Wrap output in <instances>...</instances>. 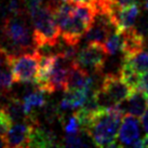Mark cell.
Wrapping results in <instances>:
<instances>
[{
  "label": "cell",
  "mask_w": 148,
  "mask_h": 148,
  "mask_svg": "<svg viewBox=\"0 0 148 148\" xmlns=\"http://www.w3.org/2000/svg\"><path fill=\"white\" fill-rule=\"evenodd\" d=\"M41 53L39 50L14 54L12 73L14 82L35 84L39 71Z\"/></svg>",
  "instance_id": "cell-5"
},
{
  "label": "cell",
  "mask_w": 148,
  "mask_h": 148,
  "mask_svg": "<svg viewBox=\"0 0 148 148\" xmlns=\"http://www.w3.org/2000/svg\"><path fill=\"white\" fill-rule=\"evenodd\" d=\"M129 86L118 74H107L102 79L101 86L95 89L94 93L99 106L107 108L123 103L132 93Z\"/></svg>",
  "instance_id": "cell-4"
},
{
  "label": "cell",
  "mask_w": 148,
  "mask_h": 148,
  "mask_svg": "<svg viewBox=\"0 0 148 148\" xmlns=\"http://www.w3.org/2000/svg\"><path fill=\"white\" fill-rule=\"evenodd\" d=\"M14 54L9 52L7 48L0 45V93L9 94L14 82L12 73V63Z\"/></svg>",
  "instance_id": "cell-10"
},
{
  "label": "cell",
  "mask_w": 148,
  "mask_h": 148,
  "mask_svg": "<svg viewBox=\"0 0 148 148\" xmlns=\"http://www.w3.org/2000/svg\"><path fill=\"white\" fill-rule=\"evenodd\" d=\"M107 15L116 28L127 29L135 25L137 17L140 16V8L138 4H131L127 7H118L111 2L110 7L107 9Z\"/></svg>",
  "instance_id": "cell-8"
},
{
  "label": "cell",
  "mask_w": 148,
  "mask_h": 148,
  "mask_svg": "<svg viewBox=\"0 0 148 148\" xmlns=\"http://www.w3.org/2000/svg\"><path fill=\"white\" fill-rule=\"evenodd\" d=\"M53 146H58L55 134L51 130L40 127V123H38L33 131L29 147L45 148Z\"/></svg>",
  "instance_id": "cell-13"
},
{
  "label": "cell",
  "mask_w": 148,
  "mask_h": 148,
  "mask_svg": "<svg viewBox=\"0 0 148 148\" xmlns=\"http://www.w3.org/2000/svg\"><path fill=\"white\" fill-rule=\"evenodd\" d=\"M142 125L144 127L146 134L148 135V108L144 112V115L142 116Z\"/></svg>",
  "instance_id": "cell-23"
},
{
  "label": "cell",
  "mask_w": 148,
  "mask_h": 148,
  "mask_svg": "<svg viewBox=\"0 0 148 148\" xmlns=\"http://www.w3.org/2000/svg\"><path fill=\"white\" fill-rule=\"evenodd\" d=\"M32 26H33L34 42L36 49L55 47L61 36L58 25L54 15L53 3L50 2L41 5L32 13H29Z\"/></svg>",
  "instance_id": "cell-3"
},
{
  "label": "cell",
  "mask_w": 148,
  "mask_h": 148,
  "mask_svg": "<svg viewBox=\"0 0 148 148\" xmlns=\"http://www.w3.org/2000/svg\"><path fill=\"white\" fill-rule=\"evenodd\" d=\"M0 95H1V93H0ZM0 105H1V103H0Z\"/></svg>",
  "instance_id": "cell-27"
},
{
  "label": "cell",
  "mask_w": 148,
  "mask_h": 148,
  "mask_svg": "<svg viewBox=\"0 0 148 148\" xmlns=\"http://www.w3.org/2000/svg\"><path fill=\"white\" fill-rule=\"evenodd\" d=\"M142 147H148V135L142 138Z\"/></svg>",
  "instance_id": "cell-24"
},
{
  "label": "cell",
  "mask_w": 148,
  "mask_h": 148,
  "mask_svg": "<svg viewBox=\"0 0 148 148\" xmlns=\"http://www.w3.org/2000/svg\"><path fill=\"white\" fill-rule=\"evenodd\" d=\"M23 106H24L25 112L32 117V118H37L34 110L37 108H42L47 105V99H45V92L39 90L37 88L36 91L28 92L23 96Z\"/></svg>",
  "instance_id": "cell-14"
},
{
  "label": "cell",
  "mask_w": 148,
  "mask_h": 148,
  "mask_svg": "<svg viewBox=\"0 0 148 148\" xmlns=\"http://www.w3.org/2000/svg\"><path fill=\"white\" fill-rule=\"evenodd\" d=\"M145 1H148V0H145Z\"/></svg>",
  "instance_id": "cell-28"
},
{
  "label": "cell",
  "mask_w": 148,
  "mask_h": 148,
  "mask_svg": "<svg viewBox=\"0 0 148 148\" xmlns=\"http://www.w3.org/2000/svg\"><path fill=\"white\" fill-rule=\"evenodd\" d=\"M63 145L67 147H88L89 144L84 143L81 133L77 134H67L66 133L63 140Z\"/></svg>",
  "instance_id": "cell-17"
},
{
  "label": "cell",
  "mask_w": 148,
  "mask_h": 148,
  "mask_svg": "<svg viewBox=\"0 0 148 148\" xmlns=\"http://www.w3.org/2000/svg\"><path fill=\"white\" fill-rule=\"evenodd\" d=\"M120 105L125 114L134 116L136 118H140L147 109V96L144 92L136 89L132 91L129 97Z\"/></svg>",
  "instance_id": "cell-12"
},
{
  "label": "cell",
  "mask_w": 148,
  "mask_h": 148,
  "mask_svg": "<svg viewBox=\"0 0 148 148\" xmlns=\"http://www.w3.org/2000/svg\"><path fill=\"white\" fill-rule=\"evenodd\" d=\"M22 1H23L25 8H26V10H27V12L29 14V13L35 11L39 7H41L43 0H22Z\"/></svg>",
  "instance_id": "cell-19"
},
{
  "label": "cell",
  "mask_w": 148,
  "mask_h": 148,
  "mask_svg": "<svg viewBox=\"0 0 148 148\" xmlns=\"http://www.w3.org/2000/svg\"><path fill=\"white\" fill-rule=\"evenodd\" d=\"M93 3L96 7L97 11H104L111 3V0H93Z\"/></svg>",
  "instance_id": "cell-21"
},
{
  "label": "cell",
  "mask_w": 148,
  "mask_h": 148,
  "mask_svg": "<svg viewBox=\"0 0 148 148\" xmlns=\"http://www.w3.org/2000/svg\"><path fill=\"white\" fill-rule=\"evenodd\" d=\"M122 65L134 71L137 75H142L148 71V51L142 50L134 55L123 58Z\"/></svg>",
  "instance_id": "cell-15"
},
{
  "label": "cell",
  "mask_w": 148,
  "mask_h": 148,
  "mask_svg": "<svg viewBox=\"0 0 148 148\" xmlns=\"http://www.w3.org/2000/svg\"><path fill=\"white\" fill-rule=\"evenodd\" d=\"M105 45L101 42H88L83 48L78 50L76 56V63L88 71L94 74H101L104 69L107 56Z\"/></svg>",
  "instance_id": "cell-6"
},
{
  "label": "cell",
  "mask_w": 148,
  "mask_h": 148,
  "mask_svg": "<svg viewBox=\"0 0 148 148\" xmlns=\"http://www.w3.org/2000/svg\"><path fill=\"white\" fill-rule=\"evenodd\" d=\"M28 15V12L8 15L2 21V41L12 54L37 50L34 42L33 27H30Z\"/></svg>",
  "instance_id": "cell-2"
},
{
  "label": "cell",
  "mask_w": 148,
  "mask_h": 148,
  "mask_svg": "<svg viewBox=\"0 0 148 148\" xmlns=\"http://www.w3.org/2000/svg\"><path fill=\"white\" fill-rule=\"evenodd\" d=\"M112 3L118 7H127L131 4H138L140 0H111Z\"/></svg>",
  "instance_id": "cell-22"
},
{
  "label": "cell",
  "mask_w": 148,
  "mask_h": 148,
  "mask_svg": "<svg viewBox=\"0 0 148 148\" xmlns=\"http://www.w3.org/2000/svg\"><path fill=\"white\" fill-rule=\"evenodd\" d=\"M64 130L65 133L67 134H77V133H81L82 131V127L80 124V121L77 118V116L73 114L69 117V119L67 120V122L64 125Z\"/></svg>",
  "instance_id": "cell-18"
},
{
  "label": "cell",
  "mask_w": 148,
  "mask_h": 148,
  "mask_svg": "<svg viewBox=\"0 0 148 148\" xmlns=\"http://www.w3.org/2000/svg\"><path fill=\"white\" fill-rule=\"evenodd\" d=\"M38 123V120H27L13 123L2 136L4 147H29L33 131Z\"/></svg>",
  "instance_id": "cell-7"
},
{
  "label": "cell",
  "mask_w": 148,
  "mask_h": 148,
  "mask_svg": "<svg viewBox=\"0 0 148 148\" xmlns=\"http://www.w3.org/2000/svg\"><path fill=\"white\" fill-rule=\"evenodd\" d=\"M122 43H123L122 29L115 28L107 37L104 45L109 55H116L119 52H122Z\"/></svg>",
  "instance_id": "cell-16"
},
{
  "label": "cell",
  "mask_w": 148,
  "mask_h": 148,
  "mask_svg": "<svg viewBox=\"0 0 148 148\" xmlns=\"http://www.w3.org/2000/svg\"><path fill=\"white\" fill-rule=\"evenodd\" d=\"M146 96H147V103H148V95H146Z\"/></svg>",
  "instance_id": "cell-26"
},
{
  "label": "cell",
  "mask_w": 148,
  "mask_h": 148,
  "mask_svg": "<svg viewBox=\"0 0 148 148\" xmlns=\"http://www.w3.org/2000/svg\"><path fill=\"white\" fill-rule=\"evenodd\" d=\"M138 90H140L142 92H144L146 95H148V71L140 76Z\"/></svg>",
  "instance_id": "cell-20"
},
{
  "label": "cell",
  "mask_w": 148,
  "mask_h": 148,
  "mask_svg": "<svg viewBox=\"0 0 148 148\" xmlns=\"http://www.w3.org/2000/svg\"><path fill=\"white\" fill-rule=\"evenodd\" d=\"M125 112L121 105L99 108L91 115L83 131L99 147H117V135Z\"/></svg>",
  "instance_id": "cell-1"
},
{
  "label": "cell",
  "mask_w": 148,
  "mask_h": 148,
  "mask_svg": "<svg viewBox=\"0 0 148 148\" xmlns=\"http://www.w3.org/2000/svg\"><path fill=\"white\" fill-rule=\"evenodd\" d=\"M119 143L118 145L123 146H133V147H142V138H140V122L136 117L132 115H124L122 122L119 127L118 134Z\"/></svg>",
  "instance_id": "cell-9"
},
{
  "label": "cell",
  "mask_w": 148,
  "mask_h": 148,
  "mask_svg": "<svg viewBox=\"0 0 148 148\" xmlns=\"http://www.w3.org/2000/svg\"><path fill=\"white\" fill-rule=\"evenodd\" d=\"M122 53L123 58L134 55L135 53L144 50L146 45V37L134 26L127 29H122Z\"/></svg>",
  "instance_id": "cell-11"
},
{
  "label": "cell",
  "mask_w": 148,
  "mask_h": 148,
  "mask_svg": "<svg viewBox=\"0 0 148 148\" xmlns=\"http://www.w3.org/2000/svg\"><path fill=\"white\" fill-rule=\"evenodd\" d=\"M144 5H145V9H146V10L148 11V1H145V4H144Z\"/></svg>",
  "instance_id": "cell-25"
}]
</instances>
